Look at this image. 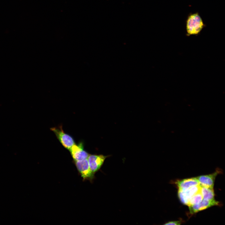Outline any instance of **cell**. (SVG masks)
Instances as JSON below:
<instances>
[{"mask_svg":"<svg viewBox=\"0 0 225 225\" xmlns=\"http://www.w3.org/2000/svg\"><path fill=\"white\" fill-rule=\"evenodd\" d=\"M218 170L208 175H202L195 177L198 180L199 185L202 186L213 188L215 178L220 172Z\"/></svg>","mask_w":225,"mask_h":225,"instance_id":"cell-8","label":"cell"},{"mask_svg":"<svg viewBox=\"0 0 225 225\" xmlns=\"http://www.w3.org/2000/svg\"><path fill=\"white\" fill-rule=\"evenodd\" d=\"M206 26L198 12L190 13L186 20V35H197Z\"/></svg>","mask_w":225,"mask_h":225,"instance_id":"cell-1","label":"cell"},{"mask_svg":"<svg viewBox=\"0 0 225 225\" xmlns=\"http://www.w3.org/2000/svg\"><path fill=\"white\" fill-rule=\"evenodd\" d=\"M203 199V197L201 193V190L194 194L190 199L188 206H189L198 204Z\"/></svg>","mask_w":225,"mask_h":225,"instance_id":"cell-11","label":"cell"},{"mask_svg":"<svg viewBox=\"0 0 225 225\" xmlns=\"http://www.w3.org/2000/svg\"><path fill=\"white\" fill-rule=\"evenodd\" d=\"M200 186L201 192L203 199L209 201L214 200L215 194L213 188Z\"/></svg>","mask_w":225,"mask_h":225,"instance_id":"cell-10","label":"cell"},{"mask_svg":"<svg viewBox=\"0 0 225 225\" xmlns=\"http://www.w3.org/2000/svg\"><path fill=\"white\" fill-rule=\"evenodd\" d=\"M50 130L55 133L62 145L67 149L69 150L75 144L73 138L64 132L62 126L51 128Z\"/></svg>","mask_w":225,"mask_h":225,"instance_id":"cell-2","label":"cell"},{"mask_svg":"<svg viewBox=\"0 0 225 225\" xmlns=\"http://www.w3.org/2000/svg\"><path fill=\"white\" fill-rule=\"evenodd\" d=\"M218 205H220L219 202L215 199L209 201L203 199L199 203L189 206V207L190 213L193 214L212 206Z\"/></svg>","mask_w":225,"mask_h":225,"instance_id":"cell-7","label":"cell"},{"mask_svg":"<svg viewBox=\"0 0 225 225\" xmlns=\"http://www.w3.org/2000/svg\"><path fill=\"white\" fill-rule=\"evenodd\" d=\"M181 223V222L180 221H172L168 222L164 225H180Z\"/></svg>","mask_w":225,"mask_h":225,"instance_id":"cell-12","label":"cell"},{"mask_svg":"<svg viewBox=\"0 0 225 225\" xmlns=\"http://www.w3.org/2000/svg\"><path fill=\"white\" fill-rule=\"evenodd\" d=\"M109 156L102 155H89L87 159L89 167L93 173L95 174L100 169L106 158Z\"/></svg>","mask_w":225,"mask_h":225,"instance_id":"cell-4","label":"cell"},{"mask_svg":"<svg viewBox=\"0 0 225 225\" xmlns=\"http://www.w3.org/2000/svg\"><path fill=\"white\" fill-rule=\"evenodd\" d=\"M74 161H79L87 158L89 154L84 149L82 142L74 144L69 150Z\"/></svg>","mask_w":225,"mask_h":225,"instance_id":"cell-5","label":"cell"},{"mask_svg":"<svg viewBox=\"0 0 225 225\" xmlns=\"http://www.w3.org/2000/svg\"><path fill=\"white\" fill-rule=\"evenodd\" d=\"M178 189L185 190L189 188L198 185L199 183L196 178L185 179L178 181L176 182Z\"/></svg>","mask_w":225,"mask_h":225,"instance_id":"cell-9","label":"cell"},{"mask_svg":"<svg viewBox=\"0 0 225 225\" xmlns=\"http://www.w3.org/2000/svg\"><path fill=\"white\" fill-rule=\"evenodd\" d=\"M78 170L83 180H92L94 178V174L91 171L87 158L74 161Z\"/></svg>","mask_w":225,"mask_h":225,"instance_id":"cell-3","label":"cell"},{"mask_svg":"<svg viewBox=\"0 0 225 225\" xmlns=\"http://www.w3.org/2000/svg\"><path fill=\"white\" fill-rule=\"evenodd\" d=\"M201 187L198 185L192 186L185 190L178 189V197L181 202L187 205L190 199L195 194L201 190Z\"/></svg>","mask_w":225,"mask_h":225,"instance_id":"cell-6","label":"cell"}]
</instances>
